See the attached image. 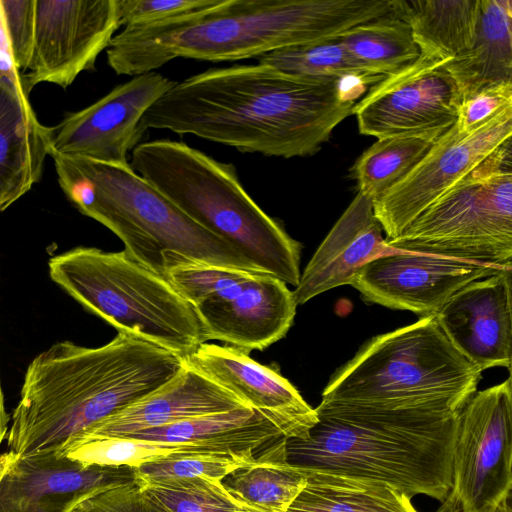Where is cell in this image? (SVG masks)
Segmentation results:
<instances>
[{"label": "cell", "instance_id": "cell-1", "mask_svg": "<svg viewBox=\"0 0 512 512\" xmlns=\"http://www.w3.org/2000/svg\"><path fill=\"white\" fill-rule=\"evenodd\" d=\"M343 80L303 77L267 64L210 68L176 82L143 115L164 129L269 157L317 153L353 114Z\"/></svg>", "mask_w": 512, "mask_h": 512}, {"label": "cell", "instance_id": "cell-2", "mask_svg": "<svg viewBox=\"0 0 512 512\" xmlns=\"http://www.w3.org/2000/svg\"><path fill=\"white\" fill-rule=\"evenodd\" d=\"M183 365L180 356L121 332L96 348L58 342L27 368L8 452L23 457L59 451L169 381Z\"/></svg>", "mask_w": 512, "mask_h": 512}, {"label": "cell", "instance_id": "cell-3", "mask_svg": "<svg viewBox=\"0 0 512 512\" xmlns=\"http://www.w3.org/2000/svg\"><path fill=\"white\" fill-rule=\"evenodd\" d=\"M390 0H217L209 7L124 28L106 49L117 75L154 72L176 58L222 62L336 38L384 16Z\"/></svg>", "mask_w": 512, "mask_h": 512}, {"label": "cell", "instance_id": "cell-4", "mask_svg": "<svg viewBox=\"0 0 512 512\" xmlns=\"http://www.w3.org/2000/svg\"><path fill=\"white\" fill-rule=\"evenodd\" d=\"M307 439H287V461L309 471L384 482L442 502L451 487L459 413L376 411L319 404Z\"/></svg>", "mask_w": 512, "mask_h": 512}, {"label": "cell", "instance_id": "cell-5", "mask_svg": "<svg viewBox=\"0 0 512 512\" xmlns=\"http://www.w3.org/2000/svg\"><path fill=\"white\" fill-rule=\"evenodd\" d=\"M131 168L256 269L297 286L301 245L242 186L235 166L184 142L158 139L131 151Z\"/></svg>", "mask_w": 512, "mask_h": 512}, {"label": "cell", "instance_id": "cell-6", "mask_svg": "<svg viewBox=\"0 0 512 512\" xmlns=\"http://www.w3.org/2000/svg\"><path fill=\"white\" fill-rule=\"evenodd\" d=\"M58 183L83 215L100 222L125 245V252L165 278L167 253L222 267L262 272L228 243L208 232L129 163L119 165L48 151Z\"/></svg>", "mask_w": 512, "mask_h": 512}, {"label": "cell", "instance_id": "cell-7", "mask_svg": "<svg viewBox=\"0 0 512 512\" xmlns=\"http://www.w3.org/2000/svg\"><path fill=\"white\" fill-rule=\"evenodd\" d=\"M482 371L435 316L373 337L330 378L321 404L376 411L459 413Z\"/></svg>", "mask_w": 512, "mask_h": 512}, {"label": "cell", "instance_id": "cell-8", "mask_svg": "<svg viewBox=\"0 0 512 512\" xmlns=\"http://www.w3.org/2000/svg\"><path fill=\"white\" fill-rule=\"evenodd\" d=\"M48 266L56 284L118 332L182 359L206 342L194 308L166 278L125 251L77 247L50 258Z\"/></svg>", "mask_w": 512, "mask_h": 512}, {"label": "cell", "instance_id": "cell-9", "mask_svg": "<svg viewBox=\"0 0 512 512\" xmlns=\"http://www.w3.org/2000/svg\"><path fill=\"white\" fill-rule=\"evenodd\" d=\"M386 243L398 251L512 268L511 138Z\"/></svg>", "mask_w": 512, "mask_h": 512}, {"label": "cell", "instance_id": "cell-10", "mask_svg": "<svg viewBox=\"0 0 512 512\" xmlns=\"http://www.w3.org/2000/svg\"><path fill=\"white\" fill-rule=\"evenodd\" d=\"M165 278L194 308L205 340L250 353L282 339L296 301L286 283L270 274L204 264L167 253Z\"/></svg>", "mask_w": 512, "mask_h": 512}, {"label": "cell", "instance_id": "cell-11", "mask_svg": "<svg viewBox=\"0 0 512 512\" xmlns=\"http://www.w3.org/2000/svg\"><path fill=\"white\" fill-rule=\"evenodd\" d=\"M512 381L476 391L459 415L451 487L435 512H494L511 496Z\"/></svg>", "mask_w": 512, "mask_h": 512}, {"label": "cell", "instance_id": "cell-12", "mask_svg": "<svg viewBox=\"0 0 512 512\" xmlns=\"http://www.w3.org/2000/svg\"><path fill=\"white\" fill-rule=\"evenodd\" d=\"M34 41L22 87L29 96L39 83L62 88L95 70L120 28L117 0H35Z\"/></svg>", "mask_w": 512, "mask_h": 512}, {"label": "cell", "instance_id": "cell-13", "mask_svg": "<svg viewBox=\"0 0 512 512\" xmlns=\"http://www.w3.org/2000/svg\"><path fill=\"white\" fill-rule=\"evenodd\" d=\"M511 136L512 105L470 131H462L454 124L402 181L372 202L386 240L397 237Z\"/></svg>", "mask_w": 512, "mask_h": 512}, {"label": "cell", "instance_id": "cell-14", "mask_svg": "<svg viewBox=\"0 0 512 512\" xmlns=\"http://www.w3.org/2000/svg\"><path fill=\"white\" fill-rule=\"evenodd\" d=\"M446 61L419 56L375 83L354 106L359 132L380 139L449 130L458 119L462 96Z\"/></svg>", "mask_w": 512, "mask_h": 512}, {"label": "cell", "instance_id": "cell-15", "mask_svg": "<svg viewBox=\"0 0 512 512\" xmlns=\"http://www.w3.org/2000/svg\"><path fill=\"white\" fill-rule=\"evenodd\" d=\"M176 81L160 73L134 76L91 105L50 127V150L110 164H127L144 136L140 121Z\"/></svg>", "mask_w": 512, "mask_h": 512}, {"label": "cell", "instance_id": "cell-16", "mask_svg": "<svg viewBox=\"0 0 512 512\" xmlns=\"http://www.w3.org/2000/svg\"><path fill=\"white\" fill-rule=\"evenodd\" d=\"M505 269L512 268L395 250L365 264L350 285L366 301L427 317L465 285Z\"/></svg>", "mask_w": 512, "mask_h": 512}, {"label": "cell", "instance_id": "cell-17", "mask_svg": "<svg viewBox=\"0 0 512 512\" xmlns=\"http://www.w3.org/2000/svg\"><path fill=\"white\" fill-rule=\"evenodd\" d=\"M134 481L132 467L87 465L58 451L15 456L0 480V512H70L95 492Z\"/></svg>", "mask_w": 512, "mask_h": 512}, {"label": "cell", "instance_id": "cell-18", "mask_svg": "<svg viewBox=\"0 0 512 512\" xmlns=\"http://www.w3.org/2000/svg\"><path fill=\"white\" fill-rule=\"evenodd\" d=\"M183 361L246 406L267 413L287 439H307L318 422L315 408L286 378L243 350L205 342Z\"/></svg>", "mask_w": 512, "mask_h": 512}, {"label": "cell", "instance_id": "cell-19", "mask_svg": "<svg viewBox=\"0 0 512 512\" xmlns=\"http://www.w3.org/2000/svg\"><path fill=\"white\" fill-rule=\"evenodd\" d=\"M512 269L459 289L435 315L452 345L482 372L512 364Z\"/></svg>", "mask_w": 512, "mask_h": 512}, {"label": "cell", "instance_id": "cell-20", "mask_svg": "<svg viewBox=\"0 0 512 512\" xmlns=\"http://www.w3.org/2000/svg\"><path fill=\"white\" fill-rule=\"evenodd\" d=\"M242 406L232 393L184 363L169 381L70 441L126 436Z\"/></svg>", "mask_w": 512, "mask_h": 512}, {"label": "cell", "instance_id": "cell-21", "mask_svg": "<svg viewBox=\"0 0 512 512\" xmlns=\"http://www.w3.org/2000/svg\"><path fill=\"white\" fill-rule=\"evenodd\" d=\"M393 251L374 215L372 200L358 192L301 274L292 291L296 304L350 285L365 264Z\"/></svg>", "mask_w": 512, "mask_h": 512}, {"label": "cell", "instance_id": "cell-22", "mask_svg": "<svg viewBox=\"0 0 512 512\" xmlns=\"http://www.w3.org/2000/svg\"><path fill=\"white\" fill-rule=\"evenodd\" d=\"M22 87L0 71V212L42 176L51 130L39 122Z\"/></svg>", "mask_w": 512, "mask_h": 512}, {"label": "cell", "instance_id": "cell-23", "mask_svg": "<svg viewBox=\"0 0 512 512\" xmlns=\"http://www.w3.org/2000/svg\"><path fill=\"white\" fill-rule=\"evenodd\" d=\"M128 437L253 459L285 437L267 413L248 406L136 432Z\"/></svg>", "mask_w": 512, "mask_h": 512}, {"label": "cell", "instance_id": "cell-24", "mask_svg": "<svg viewBox=\"0 0 512 512\" xmlns=\"http://www.w3.org/2000/svg\"><path fill=\"white\" fill-rule=\"evenodd\" d=\"M444 66L462 102L485 89L512 83V1L480 0L472 46Z\"/></svg>", "mask_w": 512, "mask_h": 512}, {"label": "cell", "instance_id": "cell-25", "mask_svg": "<svg viewBox=\"0 0 512 512\" xmlns=\"http://www.w3.org/2000/svg\"><path fill=\"white\" fill-rule=\"evenodd\" d=\"M480 0H391V13L406 22L420 56L446 61L469 49Z\"/></svg>", "mask_w": 512, "mask_h": 512}, {"label": "cell", "instance_id": "cell-26", "mask_svg": "<svg viewBox=\"0 0 512 512\" xmlns=\"http://www.w3.org/2000/svg\"><path fill=\"white\" fill-rule=\"evenodd\" d=\"M287 438L260 450L221 480L240 501L262 512H287L306 485L308 471L287 461Z\"/></svg>", "mask_w": 512, "mask_h": 512}, {"label": "cell", "instance_id": "cell-27", "mask_svg": "<svg viewBox=\"0 0 512 512\" xmlns=\"http://www.w3.org/2000/svg\"><path fill=\"white\" fill-rule=\"evenodd\" d=\"M307 471L306 485L287 512H418L411 498L387 483Z\"/></svg>", "mask_w": 512, "mask_h": 512}, {"label": "cell", "instance_id": "cell-28", "mask_svg": "<svg viewBox=\"0 0 512 512\" xmlns=\"http://www.w3.org/2000/svg\"><path fill=\"white\" fill-rule=\"evenodd\" d=\"M447 131L378 139L361 154L351 169L358 192L372 202L383 196L425 158Z\"/></svg>", "mask_w": 512, "mask_h": 512}, {"label": "cell", "instance_id": "cell-29", "mask_svg": "<svg viewBox=\"0 0 512 512\" xmlns=\"http://www.w3.org/2000/svg\"><path fill=\"white\" fill-rule=\"evenodd\" d=\"M338 38L359 64L381 77L398 72L420 56L409 25L391 12L358 24Z\"/></svg>", "mask_w": 512, "mask_h": 512}, {"label": "cell", "instance_id": "cell-30", "mask_svg": "<svg viewBox=\"0 0 512 512\" xmlns=\"http://www.w3.org/2000/svg\"><path fill=\"white\" fill-rule=\"evenodd\" d=\"M257 62L310 78L352 79L373 85L384 78L359 64L338 37L272 51L257 58Z\"/></svg>", "mask_w": 512, "mask_h": 512}, {"label": "cell", "instance_id": "cell-31", "mask_svg": "<svg viewBox=\"0 0 512 512\" xmlns=\"http://www.w3.org/2000/svg\"><path fill=\"white\" fill-rule=\"evenodd\" d=\"M185 451L201 450L191 446L117 436L72 440L58 452L87 465L136 468L159 457Z\"/></svg>", "mask_w": 512, "mask_h": 512}, {"label": "cell", "instance_id": "cell-32", "mask_svg": "<svg viewBox=\"0 0 512 512\" xmlns=\"http://www.w3.org/2000/svg\"><path fill=\"white\" fill-rule=\"evenodd\" d=\"M141 486L169 512L260 511L230 494L219 480L198 477Z\"/></svg>", "mask_w": 512, "mask_h": 512}, {"label": "cell", "instance_id": "cell-33", "mask_svg": "<svg viewBox=\"0 0 512 512\" xmlns=\"http://www.w3.org/2000/svg\"><path fill=\"white\" fill-rule=\"evenodd\" d=\"M253 459L214 452H178L134 468L135 480L140 485L198 477L221 481L232 471Z\"/></svg>", "mask_w": 512, "mask_h": 512}, {"label": "cell", "instance_id": "cell-34", "mask_svg": "<svg viewBox=\"0 0 512 512\" xmlns=\"http://www.w3.org/2000/svg\"><path fill=\"white\" fill-rule=\"evenodd\" d=\"M70 512H169L151 497L136 480L129 484L95 492L81 500Z\"/></svg>", "mask_w": 512, "mask_h": 512}, {"label": "cell", "instance_id": "cell-35", "mask_svg": "<svg viewBox=\"0 0 512 512\" xmlns=\"http://www.w3.org/2000/svg\"><path fill=\"white\" fill-rule=\"evenodd\" d=\"M217 0H117L120 27L150 25L214 5Z\"/></svg>", "mask_w": 512, "mask_h": 512}, {"label": "cell", "instance_id": "cell-36", "mask_svg": "<svg viewBox=\"0 0 512 512\" xmlns=\"http://www.w3.org/2000/svg\"><path fill=\"white\" fill-rule=\"evenodd\" d=\"M14 64L25 74L34 41L35 0H0Z\"/></svg>", "mask_w": 512, "mask_h": 512}, {"label": "cell", "instance_id": "cell-37", "mask_svg": "<svg viewBox=\"0 0 512 512\" xmlns=\"http://www.w3.org/2000/svg\"><path fill=\"white\" fill-rule=\"evenodd\" d=\"M509 105L512 83L485 89L462 102L455 124L462 131L473 130Z\"/></svg>", "mask_w": 512, "mask_h": 512}, {"label": "cell", "instance_id": "cell-38", "mask_svg": "<svg viewBox=\"0 0 512 512\" xmlns=\"http://www.w3.org/2000/svg\"><path fill=\"white\" fill-rule=\"evenodd\" d=\"M0 71H2L6 75H8L16 80L22 81V74H20V72L17 70V68L14 64V61H13L8 37H7L5 26H4L1 3H0Z\"/></svg>", "mask_w": 512, "mask_h": 512}, {"label": "cell", "instance_id": "cell-39", "mask_svg": "<svg viewBox=\"0 0 512 512\" xmlns=\"http://www.w3.org/2000/svg\"><path fill=\"white\" fill-rule=\"evenodd\" d=\"M8 431V415L5 411L3 394L0 384V444L4 440Z\"/></svg>", "mask_w": 512, "mask_h": 512}, {"label": "cell", "instance_id": "cell-40", "mask_svg": "<svg viewBox=\"0 0 512 512\" xmlns=\"http://www.w3.org/2000/svg\"><path fill=\"white\" fill-rule=\"evenodd\" d=\"M14 457L10 452L0 454V480Z\"/></svg>", "mask_w": 512, "mask_h": 512}, {"label": "cell", "instance_id": "cell-41", "mask_svg": "<svg viewBox=\"0 0 512 512\" xmlns=\"http://www.w3.org/2000/svg\"><path fill=\"white\" fill-rule=\"evenodd\" d=\"M511 496L498 505L494 512H512L510 506Z\"/></svg>", "mask_w": 512, "mask_h": 512}, {"label": "cell", "instance_id": "cell-42", "mask_svg": "<svg viewBox=\"0 0 512 512\" xmlns=\"http://www.w3.org/2000/svg\"><path fill=\"white\" fill-rule=\"evenodd\" d=\"M258 512H261V511H258Z\"/></svg>", "mask_w": 512, "mask_h": 512}]
</instances>
